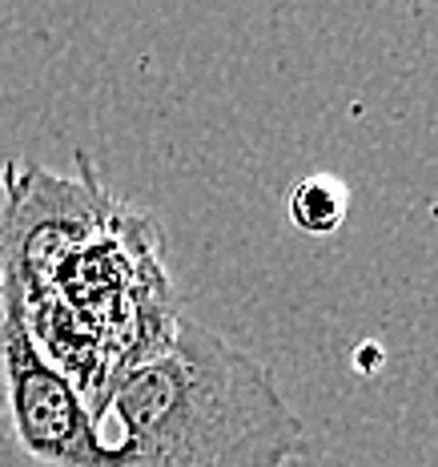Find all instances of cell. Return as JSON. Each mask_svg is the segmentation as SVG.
Returning a JSON list of instances; mask_svg holds the SVG:
<instances>
[{
    "label": "cell",
    "mask_w": 438,
    "mask_h": 467,
    "mask_svg": "<svg viewBox=\"0 0 438 467\" xmlns=\"http://www.w3.org/2000/svg\"><path fill=\"white\" fill-rule=\"evenodd\" d=\"M93 423L97 467H290L306 451L270 367L185 318L158 355L113 379Z\"/></svg>",
    "instance_id": "cell-1"
},
{
    "label": "cell",
    "mask_w": 438,
    "mask_h": 467,
    "mask_svg": "<svg viewBox=\"0 0 438 467\" xmlns=\"http://www.w3.org/2000/svg\"><path fill=\"white\" fill-rule=\"evenodd\" d=\"M101 443L81 391L33 343L0 258V467H97Z\"/></svg>",
    "instance_id": "cell-2"
},
{
    "label": "cell",
    "mask_w": 438,
    "mask_h": 467,
    "mask_svg": "<svg viewBox=\"0 0 438 467\" xmlns=\"http://www.w3.org/2000/svg\"><path fill=\"white\" fill-rule=\"evenodd\" d=\"M350 213V186L338 173L314 170L306 178H298L286 193V218L298 234L310 238H330V234L342 230Z\"/></svg>",
    "instance_id": "cell-3"
}]
</instances>
